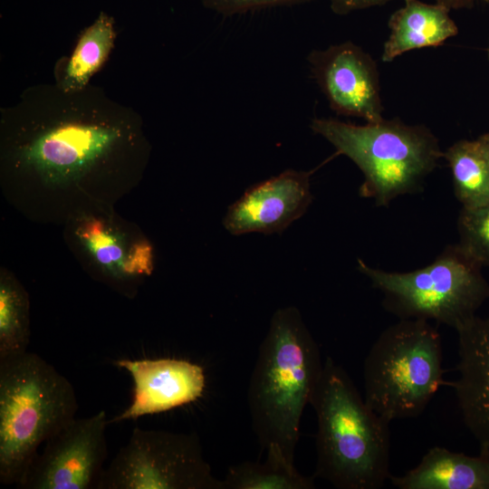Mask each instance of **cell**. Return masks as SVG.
<instances>
[{"label": "cell", "instance_id": "obj_1", "mask_svg": "<svg viewBox=\"0 0 489 489\" xmlns=\"http://www.w3.org/2000/svg\"><path fill=\"white\" fill-rule=\"evenodd\" d=\"M323 362L319 346L293 306L277 310L258 350L247 402L261 446H279L294 463L300 426Z\"/></svg>", "mask_w": 489, "mask_h": 489}, {"label": "cell", "instance_id": "obj_2", "mask_svg": "<svg viewBox=\"0 0 489 489\" xmlns=\"http://www.w3.org/2000/svg\"><path fill=\"white\" fill-rule=\"evenodd\" d=\"M310 405L317 417L313 477L340 489H379L390 478L389 422L372 410L344 369L327 357Z\"/></svg>", "mask_w": 489, "mask_h": 489}, {"label": "cell", "instance_id": "obj_3", "mask_svg": "<svg viewBox=\"0 0 489 489\" xmlns=\"http://www.w3.org/2000/svg\"><path fill=\"white\" fill-rule=\"evenodd\" d=\"M71 382L35 353L0 362V483L18 485L39 446L75 418Z\"/></svg>", "mask_w": 489, "mask_h": 489}, {"label": "cell", "instance_id": "obj_4", "mask_svg": "<svg viewBox=\"0 0 489 489\" xmlns=\"http://www.w3.org/2000/svg\"><path fill=\"white\" fill-rule=\"evenodd\" d=\"M311 129L358 166L364 176L360 195L378 206L419 191L444 155L428 128L398 119L358 125L316 118Z\"/></svg>", "mask_w": 489, "mask_h": 489}, {"label": "cell", "instance_id": "obj_5", "mask_svg": "<svg viewBox=\"0 0 489 489\" xmlns=\"http://www.w3.org/2000/svg\"><path fill=\"white\" fill-rule=\"evenodd\" d=\"M441 337L427 320L400 319L364 361V399L388 422L422 413L443 381Z\"/></svg>", "mask_w": 489, "mask_h": 489}, {"label": "cell", "instance_id": "obj_6", "mask_svg": "<svg viewBox=\"0 0 489 489\" xmlns=\"http://www.w3.org/2000/svg\"><path fill=\"white\" fill-rule=\"evenodd\" d=\"M358 269L382 292L385 308L400 319L434 320L456 330L489 299L482 265L458 244L411 272L373 268L361 259Z\"/></svg>", "mask_w": 489, "mask_h": 489}, {"label": "cell", "instance_id": "obj_7", "mask_svg": "<svg viewBox=\"0 0 489 489\" xmlns=\"http://www.w3.org/2000/svg\"><path fill=\"white\" fill-rule=\"evenodd\" d=\"M98 489H223L194 433L135 427Z\"/></svg>", "mask_w": 489, "mask_h": 489}, {"label": "cell", "instance_id": "obj_8", "mask_svg": "<svg viewBox=\"0 0 489 489\" xmlns=\"http://www.w3.org/2000/svg\"><path fill=\"white\" fill-rule=\"evenodd\" d=\"M107 414L74 418L44 443L17 488L98 489L108 455Z\"/></svg>", "mask_w": 489, "mask_h": 489}, {"label": "cell", "instance_id": "obj_9", "mask_svg": "<svg viewBox=\"0 0 489 489\" xmlns=\"http://www.w3.org/2000/svg\"><path fill=\"white\" fill-rule=\"evenodd\" d=\"M312 77L332 110L366 122L383 120L377 63L352 42L313 50L308 55Z\"/></svg>", "mask_w": 489, "mask_h": 489}, {"label": "cell", "instance_id": "obj_10", "mask_svg": "<svg viewBox=\"0 0 489 489\" xmlns=\"http://www.w3.org/2000/svg\"><path fill=\"white\" fill-rule=\"evenodd\" d=\"M310 176L288 169L250 187L228 207L225 228L234 235L284 231L312 203Z\"/></svg>", "mask_w": 489, "mask_h": 489}, {"label": "cell", "instance_id": "obj_11", "mask_svg": "<svg viewBox=\"0 0 489 489\" xmlns=\"http://www.w3.org/2000/svg\"><path fill=\"white\" fill-rule=\"evenodd\" d=\"M128 371L133 381L129 406L108 423H120L162 413L198 399L206 387L203 368L185 360H119L114 362Z\"/></svg>", "mask_w": 489, "mask_h": 489}, {"label": "cell", "instance_id": "obj_12", "mask_svg": "<svg viewBox=\"0 0 489 489\" xmlns=\"http://www.w3.org/2000/svg\"><path fill=\"white\" fill-rule=\"evenodd\" d=\"M458 379L452 384L464 423L489 456V318L475 316L456 329Z\"/></svg>", "mask_w": 489, "mask_h": 489}, {"label": "cell", "instance_id": "obj_13", "mask_svg": "<svg viewBox=\"0 0 489 489\" xmlns=\"http://www.w3.org/2000/svg\"><path fill=\"white\" fill-rule=\"evenodd\" d=\"M114 138V128L94 116L91 120L67 118L40 137L34 156L48 168H76L101 154Z\"/></svg>", "mask_w": 489, "mask_h": 489}, {"label": "cell", "instance_id": "obj_14", "mask_svg": "<svg viewBox=\"0 0 489 489\" xmlns=\"http://www.w3.org/2000/svg\"><path fill=\"white\" fill-rule=\"evenodd\" d=\"M404 2L388 21L389 35L381 54L385 62L409 51L441 45L458 33L445 5L420 0Z\"/></svg>", "mask_w": 489, "mask_h": 489}, {"label": "cell", "instance_id": "obj_15", "mask_svg": "<svg viewBox=\"0 0 489 489\" xmlns=\"http://www.w3.org/2000/svg\"><path fill=\"white\" fill-rule=\"evenodd\" d=\"M389 480L400 489H489V456L434 446L416 467Z\"/></svg>", "mask_w": 489, "mask_h": 489}, {"label": "cell", "instance_id": "obj_16", "mask_svg": "<svg viewBox=\"0 0 489 489\" xmlns=\"http://www.w3.org/2000/svg\"><path fill=\"white\" fill-rule=\"evenodd\" d=\"M115 38L113 18L101 13L93 24L82 32L70 57L57 65L58 89L66 94L83 91L107 61Z\"/></svg>", "mask_w": 489, "mask_h": 489}, {"label": "cell", "instance_id": "obj_17", "mask_svg": "<svg viewBox=\"0 0 489 489\" xmlns=\"http://www.w3.org/2000/svg\"><path fill=\"white\" fill-rule=\"evenodd\" d=\"M264 462L245 461L229 467L223 489H312L314 477L302 475L276 445L265 449Z\"/></svg>", "mask_w": 489, "mask_h": 489}, {"label": "cell", "instance_id": "obj_18", "mask_svg": "<svg viewBox=\"0 0 489 489\" xmlns=\"http://www.w3.org/2000/svg\"><path fill=\"white\" fill-rule=\"evenodd\" d=\"M454 192L463 208L489 206V167L477 139H462L446 151Z\"/></svg>", "mask_w": 489, "mask_h": 489}, {"label": "cell", "instance_id": "obj_19", "mask_svg": "<svg viewBox=\"0 0 489 489\" xmlns=\"http://www.w3.org/2000/svg\"><path fill=\"white\" fill-rule=\"evenodd\" d=\"M29 339L27 297L15 283L4 281L0 288V362L27 352Z\"/></svg>", "mask_w": 489, "mask_h": 489}, {"label": "cell", "instance_id": "obj_20", "mask_svg": "<svg viewBox=\"0 0 489 489\" xmlns=\"http://www.w3.org/2000/svg\"><path fill=\"white\" fill-rule=\"evenodd\" d=\"M457 230L458 244L482 266H489V206L462 207Z\"/></svg>", "mask_w": 489, "mask_h": 489}, {"label": "cell", "instance_id": "obj_21", "mask_svg": "<svg viewBox=\"0 0 489 489\" xmlns=\"http://www.w3.org/2000/svg\"><path fill=\"white\" fill-rule=\"evenodd\" d=\"M82 236L100 263L108 266L123 264L124 253L120 244L100 222L88 223L83 228Z\"/></svg>", "mask_w": 489, "mask_h": 489}, {"label": "cell", "instance_id": "obj_22", "mask_svg": "<svg viewBox=\"0 0 489 489\" xmlns=\"http://www.w3.org/2000/svg\"><path fill=\"white\" fill-rule=\"evenodd\" d=\"M310 1L312 0H202L206 8L225 16L262 8L292 5Z\"/></svg>", "mask_w": 489, "mask_h": 489}, {"label": "cell", "instance_id": "obj_23", "mask_svg": "<svg viewBox=\"0 0 489 489\" xmlns=\"http://www.w3.org/2000/svg\"><path fill=\"white\" fill-rule=\"evenodd\" d=\"M392 0H330L331 10L337 14H347L354 11L382 5Z\"/></svg>", "mask_w": 489, "mask_h": 489}, {"label": "cell", "instance_id": "obj_24", "mask_svg": "<svg viewBox=\"0 0 489 489\" xmlns=\"http://www.w3.org/2000/svg\"><path fill=\"white\" fill-rule=\"evenodd\" d=\"M479 1L484 0H436V3L445 5L449 10L471 8Z\"/></svg>", "mask_w": 489, "mask_h": 489}, {"label": "cell", "instance_id": "obj_25", "mask_svg": "<svg viewBox=\"0 0 489 489\" xmlns=\"http://www.w3.org/2000/svg\"><path fill=\"white\" fill-rule=\"evenodd\" d=\"M477 140L489 167V132H486L480 136Z\"/></svg>", "mask_w": 489, "mask_h": 489}, {"label": "cell", "instance_id": "obj_26", "mask_svg": "<svg viewBox=\"0 0 489 489\" xmlns=\"http://www.w3.org/2000/svg\"><path fill=\"white\" fill-rule=\"evenodd\" d=\"M484 2H485L489 6V0H484Z\"/></svg>", "mask_w": 489, "mask_h": 489}, {"label": "cell", "instance_id": "obj_27", "mask_svg": "<svg viewBox=\"0 0 489 489\" xmlns=\"http://www.w3.org/2000/svg\"><path fill=\"white\" fill-rule=\"evenodd\" d=\"M487 53H488V58H489V46H488Z\"/></svg>", "mask_w": 489, "mask_h": 489}]
</instances>
